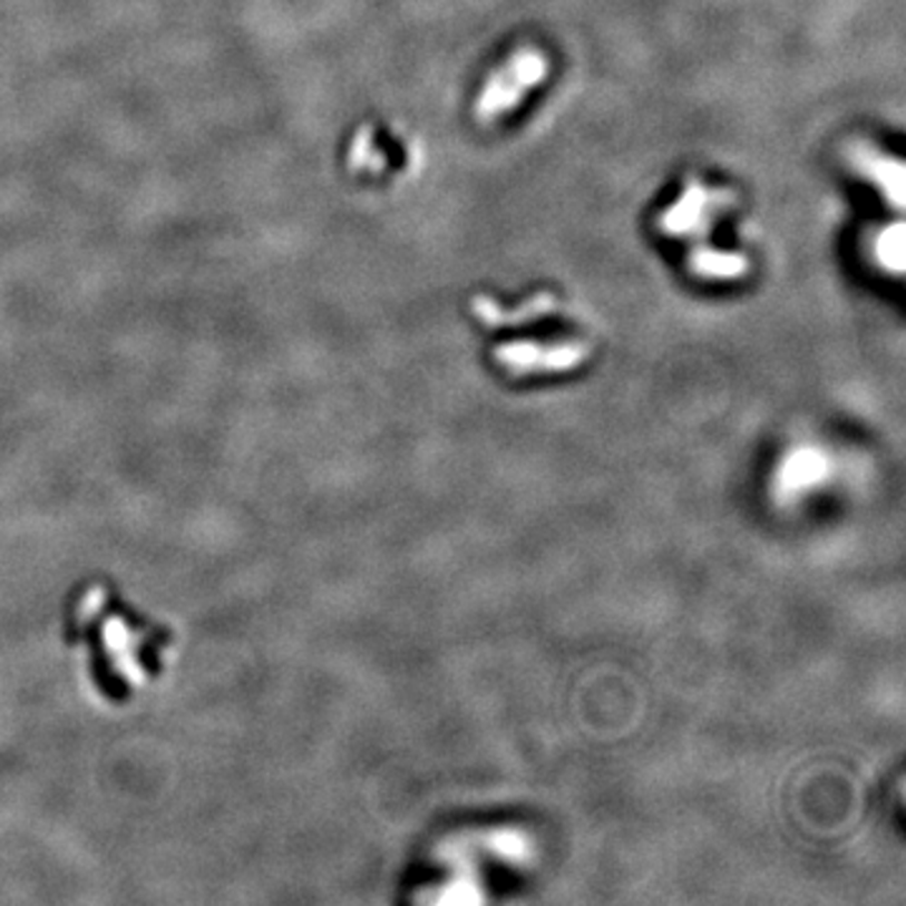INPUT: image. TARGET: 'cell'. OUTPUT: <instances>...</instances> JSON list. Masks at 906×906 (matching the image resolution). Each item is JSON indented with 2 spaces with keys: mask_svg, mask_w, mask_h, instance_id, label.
<instances>
[{
  "mask_svg": "<svg viewBox=\"0 0 906 906\" xmlns=\"http://www.w3.org/2000/svg\"><path fill=\"white\" fill-rule=\"evenodd\" d=\"M720 197L718 192H710L708 187H700V184H693L683 197L678 199L675 207H672L665 217H662V224H665L668 230H685L690 232L700 224V220L710 217V210L715 207V199Z\"/></svg>",
  "mask_w": 906,
  "mask_h": 906,
  "instance_id": "cell-4",
  "label": "cell"
},
{
  "mask_svg": "<svg viewBox=\"0 0 906 906\" xmlns=\"http://www.w3.org/2000/svg\"><path fill=\"white\" fill-rule=\"evenodd\" d=\"M693 267L700 277H738L748 267L743 257L728 252H700L693 255Z\"/></svg>",
  "mask_w": 906,
  "mask_h": 906,
  "instance_id": "cell-5",
  "label": "cell"
},
{
  "mask_svg": "<svg viewBox=\"0 0 906 906\" xmlns=\"http://www.w3.org/2000/svg\"><path fill=\"white\" fill-rule=\"evenodd\" d=\"M587 355V345L579 340H569V343H549V345H506L496 350V360L499 366L514 370V373H534V370H564L577 366L579 360Z\"/></svg>",
  "mask_w": 906,
  "mask_h": 906,
  "instance_id": "cell-3",
  "label": "cell"
},
{
  "mask_svg": "<svg viewBox=\"0 0 906 906\" xmlns=\"http://www.w3.org/2000/svg\"><path fill=\"white\" fill-rule=\"evenodd\" d=\"M71 630L91 650V670L106 698L126 700L162 675L167 632L146 625L104 584L79 592Z\"/></svg>",
  "mask_w": 906,
  "mask_h": 906,
  "instance_id": "cell-1",
  "label": "cell"
},
{
  "mask_svg": "<svg viewBox=\"0 0 906 906\" xmlns=\"http://www.w3.org/2000/svg\"><path fill=\"white\" fill-rule=\"evenodd\" d=\"M549 71L547 56L537 48H519L506 61L494 68L481 94L476 96V116L481 121H496L512 114L526 99L534 86H539Z\"/></svg>",
  "mask_w": 906,
  "mask_h": 906,
  "instance_id": "cell-2",
  "label": "cell"
}]
</instances>
